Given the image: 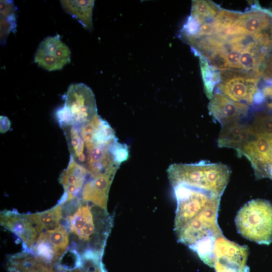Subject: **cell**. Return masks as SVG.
Segmentation results:
<instances>
[{"label": "cell", "mask_w": 272, "mask_h": 272, "mask_svg": "<svg viewBox=\"0 0 272 272\" xmlns=\"http://www.w3.org/2000/svg\"><path fill=\"white\" fill-rule=\"evenodd\" d=\"M9 263L11 272H54L51 264L27 251L13 256Z\"/></svg>", "instance_id": "cell-15"}, {"label": "cell", "mask_w": 272, "mask_h": 272, "mask_svg": "<svg viewBox=\"0 0 272 272\" xmlns=\"http://www.w3.org/2000/svg\"><path fill=\"white\" fill-rule=\"evenodd\" d=\"M64 99V105L55 113L61 127L68 125L78 127L98 115L95 95L91 88L84 84H71Z\"/></svg>", "instance_id": "cell-5"}, {"label": "cell", "mask_w": 272, "mask_h": 272, "mask_svg": "<svg viewBox=\"0 0 272 272\" xmlns=\"http://www.w3.org/2000/svg\"><path fill=\"white\" fill-rule=\"evenodd\" d=\"M74 272H80V270L79 269V270H75V271H74Z\"/></svg>", "instance_id": "cell-30"}, {"label": "cell", "mask_w": 272, "mask_h": 272, "mask_svg": "<svg viewBox=\"0 0 272 272\" xmlns=\"http://www.w3.org/2000/svg\"><path fill=\"white\" fill-rule=\"evenodd\" d=\"M265 85L272 84V52L266 58L261 72Z\"/></svg>", "instance_id": "cell-26"}, {"label": "cell", "mask_w": 272, "mask_h": 272, "mask_svg": "<svg viewBox=\"0 0 272 272\" xmlns=\"http://www.w3.org/2000/svg\"><path fill=\"white\" fill-rule=\"evenodd\" d=\"M268 178H269L272 180V171L270 172V174Z\"/></svg>", "instance_id": "cell-29"}, {"label": "cell", "mask_w": 272, "mask_h": 272, "mask_svg": "<svg viewBox=\"0 0 272 272\" xmlns=\"http://www.w3.org/2000/svg\"><path fill=\"white\" fill-rule=\"evenodd\" d=\"M235 222L238 232L259 244L272 242V203L262 199H252L237 212Z\"/></svg>", "instance_id": "cell-4"}, {"label": "cell", "mask_w": 272, "mask_h": 272, "mask_svg": "<svg viewBox=\"0 0 272 272\" xmlns=\"http://www.w3.org/2000/svg\"><path fill=\"white\" fill-rule=\"evenodd\" d=\"M177 201L174 231L205 210L220 206L221 196L185 185L172 187Z\"/></svg>", "instance_id": "cell-6"}, {"label": "cell", "mask_w": 272, "mask_h": 272, "mask_svg": "<svg viewBox=\"0 0 272 272\" xmlns=\"http://www.w3.org/2000/svg\"><path fill=\"white\" fill-rule=\"evenodd\" d=\"M199 64L205 93L209 99L213 95V91L221 82L220 72L203 57H199Z\"/></svg>", "instance_id": "cell-22"}, {"label": "cell", "mask_w": 272, "mask_h": 272, "mask_svg": "<svg viewBox=\"0 0 272 272\" xmlns=\"http://www.w3.org/2000/svg\"><path fill=\"white\" fill-rule=\"evenodd\" d=\"M1 42L6 43L7 37L16 28V8L12 1H1Z\"/></svg>", "instance_id": "cell-20"}, {"label": "cell", "mask_w": 272, "mask_h": 272, "mask_svg": "<svg viewBox=\"0 0 272 272\" xmlns=\"http://www.w3.org/2000/svg\"><path fill=\"white\" fill-rule=\"evenodd\" d=\"M241 14L242 12L221 9L213 21L215 35L232 25Z\"/></svg>", "instance_id": "cell-23"}, {"label": "cell", "mask_w": 272, "mask_h": 272, "mask_svg": "<svg viewBox=\"0 0 272 272\" xmlns=\"http://www.w3.org/2000/svg\"><path fill=\"white\" fill-rule=\"evenodd\" d=\"M68 221L70 232L85 245L83 254L91 253L102 257L113 223L107 209L83 201L69 217Z\"/></svg>", "instance_id": "cell-2"}, {"label": "cell", "mask_w": 272, "mask_h": 272, "mask_svg": "<svg viewBox=\"0 0 272 272\" xmlns=\"http://www.w3.org/2000/svg\"><path fill=\"white\" fill-rule=\"evenodd\" d=\"M260 90L263 101L260 107L257 110L272 112V84L264 85Z\"/></svg>", "instance_id": "cell-25"}, {"label": "cell", "mask_w": 272, "mask_h": 272, "mask_svg": "<svg viewBox=\"0 0 272 272\" xmlns=\"http://www.w3.org/2000/svg\"><path fill=\"white\" fill-rule=\"evenodd\" d=\"M65 135L71 158L85 167L86 148L77 126L68 125L61 127Z\"/></svg>", "instance_id": "cell-18"}, {"label": "cell", "mask_w": 272, "mask_h": 272, "mask_svg": "<svg viewBox=\"0 0 272 272\" xmlns=\"http://www.w3.org/2000/svg\"><path fill=\"white\" fill-rule=\"evenodd\" d=\"M27 215L38 232L41 233L53 229L59 225L62 218L61 205H57L45 211Z\"/></svg>", "instance_id": "cell-19"}, {"label": "cell", "mask_w": 272, "mask_h": 272, "mask_svg": "<svg viewBox=\"0 0 272 272\" xmlns=\"http://www.w3.org/2000/svg\"><path fill=\"white\" fill-rule=\"evenodd\" d=\"M114 176L105 174L89 178L82 190V200L107 209L108 192Z\"/></svg>", "instance_id": "cell-14"}, {"label": "cell", "mask_w": 272, "mask_h": 272, "mask_svg": "<svg viewBox=\"0 0 272 272\" xmlns=\"http://www.w3.org/2000/svg\"><path fill=\"white\" fill-rule=\"evenodd\" d=\"M89 177L87 169L71 158L67 167L62 172L58 179L64 188V193L58 205H62L81 193Z\"/></svg>", "instance_id": "cell-12"}, {"label": "cell", "mask_w": 272, "mask_h": 272, "mask_svg": "<svg viewBox=\"0 0 272 272\" xmlns=\"http://www.w3.org/2000/svg\"><path fill=\"white\" fill-rule=\"evenodd\" d=\"M225 43L223 47L212 53L206 59L209 63L220 71L229 69L226 58Z\"/></svg>", "instance_id": "cell-24"}, {"label": "cell", "mask_w": 272, "mask_h": 272, "mask_svg": "<svg viewBox=\"0 0 272 272\" xmlns=\"http://www.w3.org/2000/svg\"><path fill=\"white\" fill-rule=\"evenodd\" d=\"M71 51L57 34L48 36L39 44L34 56L39 66L48 71L60 70L71 59Z\"/></svg>", "instance_id": "cell-8"}, {"label": "cell", "mask_w": 272, "mask_h": 272, "mask_svg": "<svg viewBox=\"0 0 272 272\" xmlns=\"http://www.w3.org/2000/svg\"><path fill=\"white\" fill-rule=\"evenodd\" d=\"M210 100L209 113L222 127L246 119L252 111L250 106L234 101L217 91Z\"/></svg>", "instance_id": "cell-9"}, {"label": "cell", "mask_w": 272, "mask_h": 272, "mask_svg": "<svg viewBox=\"0 0 272 272\" xmlns=\"http://www.w3.org/2000/svg\"><path fill=\"white\" fill-rule=\"evenodd\" d=\"M250 162L257 179L268 178L272 171V112L256 111L247 120L245 141L236 151Z\"/></svg>", "instance_id": "cell-1"}, {"label": "cell", "mask_w": 272, "mask_h": 272, "mask_svg": "<svg viewBox=\"0 0 272 272\" xmlns=\"http://www.w3.org/2000/svg\"><path fill=\"white\" fill-rule=\"evenodd\" d=\"M270 33L272 35V21L269 28Z\"/></svg>", "instance_id": "cell-28"}, {"label": "cell", "mask_w": 272, "mask_h": 272, "mask_svg": "<svg viewBox=\"0 0 272 272\" xmlns=\"http://www.w3.org/2000/svg\"><path fill=\"white\" fill-rule=\"evenodd\" d=\"M10 121L8 117L1 116V131L5 132L8 130L10 127Z\"/></svg>", "instance_id": "cell-27"}, {"label": "cell", "mask_w": 272, "mask_h": 272, "mask_svg": "<svg viewBox=\"0 0 272 272\" xmlns=\"http://www.w3.org/2000/svg\"><path fill=\"white\" fill-rule=\"evenodd\" d=\"M221 9L211 1H193L190 16L201 25L213 21Z\"/></svg>", "instance_id": "cell-21"}, {"label": "cell", "mask_w": 272, "mask_h": 272, "mask_svg": "<svg viewBox=\"0 0 272 272\" xmlns=\"http://www.w3.org/2000/svg\"><path fill=\"white\" fill-rule=\"evenodd\" d=\"M172 187L182 184L222 196L231 171L227 165L201 161L194 164H173L167 170Z\"/></svg>", "instance_id": "cell-3"}, {"label": "cell", "mask_w": 272, "mask_h": 272, "mask_svg": "<svg viewBox=\"0 0 272 272\" xmlns=\"http://www.w3.org/2000/svg\"><path fill=\"white\" fill-rule=\"evenodd\" d=\"M1 224L18 236L26 248L30 249L33 247L38 232L27 214H20L15 211H3L1 214Z\"/></svg>", "instance_id": "cell-11"}, {"label": "cell", "mask_w": 272, "mask_h": 272, "mask_svg": "<svg viewBox=\"0 0 272 272\" xmlns=\"http://www.w3.org/2000/svg\"><path fill=\"white\" fill-rule=\"evenodd\" d=\"M37 240L44 241L50 247L56 261L65 252L69 243V236L67 230L59 225L41 232Z\"/></svg>", "instance_id": "cell-17"}, {"label": "cell", "mask_w": 272, "mask_h": 272, "mask_svg": "<svg viewBox=\"0 0 272 272\" xmlns=\"http://www.w3.org/2000/svg\"><path fill=\"white\" fill-rule=\"evenodd\" d=\"M64 11L76 19L86 29L93 30L94 1H60Z\"/></svg>", "instance_id": "cell-16"}, {"label": "cell", "mask_w": 272, "mask_h": 272, "mask_svg": "<svg viewBox=\"0 0 272 272\" xmlns=\"http://www.w3.org/2000/svg\"><path fill=\"white\" fill-rule=\"evenodd\" d=\"M260 78L249 73L235 76L221 81L217 90L230 99L253 106L255 95L259 90L258 87Z\"/></svg>", "instance_id": "cell-10"}, {"label": "cell", "mask_w": 272, "mask_h": 272, "mask_svg": "<svg viewBox=\"0 0 272 272\" xmlns=\"http://www.w3.org/2000/svg\"><path fill=\"white\" fill-rule=\"evenodd\" d=\"M272 21V9L262 8L257 3L242 14L237 22L243 34L254 35L269 29Z\"/></svg>", "instance_id": "cell-13"}, {"label": "cell", "mask_w": 272, "mask_h": 272, "mask_svg": "<svg viewBox=\"0 0 272 272\" xmlns=\"http://www.w3.org/2000/svg\"><path fill=\"white\" fill-rule=\"evenodd\" d=\"M214 250L216 272L249 271L246 264L249 254L247 246L240 245L223 235L216 240Z\"/></svg>", "instance_id": "cell-7"}]
</instances>
